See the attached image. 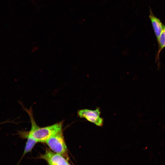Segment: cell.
I'll list each match as a JSON object with an SVG mask.
<instances>
[{"label": "cell", "instance_id": "cell-1", "mask_svg": "<svg viewBox=\"0 0 165 165\" xmlns=\"http://www.w3.org/2000/svg\"><path fill=\"white\" fill-rule=\"evenodd\" d=\"M23 107L28 114L31 123V130L29 132H27L36 139L38 142H45L48 138L63 130V120L49 126L44 127H39L35 121L31 108L28 109Z\"/></svg>", "mask_w": 165, "mask_h": 165}, {"label": "cell", "instance_id": "cell-2", "mask_svg": "<svg viewBox=\"0 0 165 165\" xmlns=\"http://www.w3.org/2000/svg\"><path fill=\"white\" fill-rule=\"evenodd\" d=\"M45 143L51 151L68 159V151L63 130L48 138Z\"/></svg>", "mask_w": 165, "mask_h": 165}, {"label": "cell", "instance_id": "cell-3", "mask_svg": "<svg viewBox=\"0 0 165 165\" xmlns=\"http://www.w3.org/2000/svg\"><path fill=\"white\" fill-rule=\"evenodd\" d=\"M101 113L99 108L94 110L82 109L78 111L77 115L80 118H84L96 125L101 127L103 124V119L100 116Z\"/></svg>", "mask_w": 165, "mask_h": 165}, {"label": "cell", "instance_id": "cell-4", "mask_svg": "<svg viewBox=\"0 0 165 165\" xmlns=\"http://www.w3.org/2000/svg\"><path fill=\"white\" fill-rule=\"evenodd\" d=\"M40 158L45 160L49 165H70L68 159L62 155L46 149L45 153Z\"/></svg>", "mask_w": 165, "mask_h": 165}, {"label": "cell", "instance_id": "cell-5", "mask_svg": "<svg viewBox=\"0 0 165 165\" xmlns=\"http://www.w3.org/2000/svg\"><path fill=\"white\" fill-rule=\"evenodd\" d=\"M149 14L148 17L151 21L153 29L157 41L163 29L164 25L160 19L154 15L150 6H149Z\"/></svg>", "mask_w": 165, "mask_h": 165}, {"label": "cell", "instance_id": "cell-6", "mask_svg": "<svg viewBox=\"0 0 165 165\" xmlns=\"http://www.w3.org/2000/svg\"><path fill=\"white\" fill-rule=\"evenodd\" d=\"M17 134L22 138H26L27 139L23 154V156L27 153L31 151L35 144L38 142L33 137L29 134L26 131L18 130Z\"/></svg>", "mask_w": 165, "mask_h": 165}, {"label": "cell", "instance_id": "cell-7", "mask_svg": "<svg viewBox=\"0 0 165 165\" xmlns=\"http://www.w3.org/2000/svg\"><path fill=\"white\" fill-rule=\"evenodd\" d=\"M158 49L156 56V61H157L159 66L160 55L162 50L165 48V25H164L160 36L158 40Z\"/></svg>", "mask_w": 165, "mask_h": 165}, {"label": "cell", "instance_id": "cell-8", "mask_svg": "<svg viewBox=\"0 0 165 165\" xmlns=\"http://www.w3.org/2000/svg\"><path fill=\"white\" fill-rule=\"evenodd\" d=\"M12 123V121H10L9 120H7L4 122H2V123H0V124H4L6 123Z\"/></svg>", "mask_w": 165, "mask_h": 165}]
</instances>
